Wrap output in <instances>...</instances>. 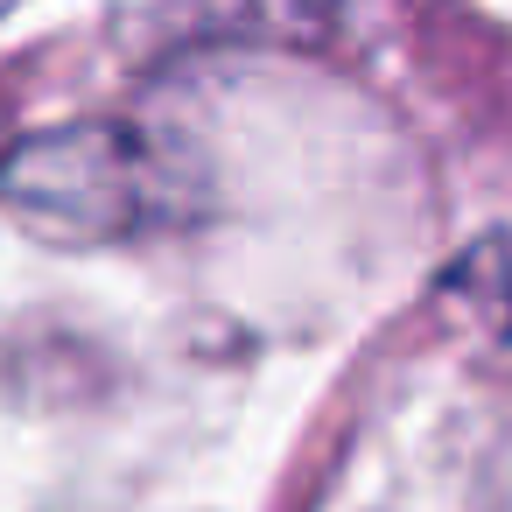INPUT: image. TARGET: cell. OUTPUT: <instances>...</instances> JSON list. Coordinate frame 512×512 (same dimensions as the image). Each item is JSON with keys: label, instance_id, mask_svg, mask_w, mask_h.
<instances>
[{"label": "cell", "instance_id": "cell-1", "mask_svg": "<svg viewBox=\"0 0 512 512\" xmlns=\"http://www.w3.org/2000/svg\"><path fill=\"white\" fill-rule=\"evenodd\" d=\"M134 197H141L134 148L92 134L43 141L22 162H8V204L43 232H120L134 225Z\"/></svg>", "mask_w": 512, "mask_h": 512}]
</instances>
